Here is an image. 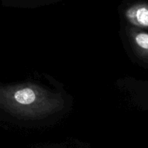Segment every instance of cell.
Instances as JSON below:
<instances>
[{
  "label": "cell",
  "mask_w": 148,
  "mask_h": 148,
  "mask_svg": "<svg viewBox=\"0 0 148 148\" xmlns=\"http://www.w3.org/2000/svg\"><path fill=\"white\" fill-rule=\"evenodd\" d=\"M63 103L60 95L34 84L0 86V110L19 119H45L61 110Z\"/></svg>",
  "instance_id": "obj_1"
},
{
  "label": "cell",
  "mask_w": 148,
  "mask_h": 148,
  "mask_svg": "<svg viewBox=\"0 0 148 148\" xmlns=\"http://www.w3.org/2000/svg\"><path fill=\"white\" fill-rule=\"evenodd\" d=\"M126 17L135 26L148 28V5L139 3L132 5L126 10Z\"/></svg>",
  "instance_id": "obj_2"
},
{
  "label": "cell",
  "mask_w": 148,
  "mask_h": 148,
  "mask_svg": "<svg viewBox=\"0 0 148 148\" xmlns=\"http://www.w3.org/2000/svg\"><path fill=\"white\" fill-rule=\"evenodd\" d=\"M129 36L132 47L138 55L148 59V34L129 28Z\"/></svg>",
  "instance_id": "obj_3"
},
{
  "label": "cell",
  "mask_w": 148,
  "mask_h": 148,
  "mask_svg": "<svg viewBox=\"0 0 148 148\" xmlns=\"http://www.w3.org/2000/svg\"><path fill=\"white\" fill-rule=\"evenodd\" d=\"M7 1H10L13 2H18V3H24V4H39L41 2L45 3L46 2H51L52 0H7Z\"/></svg>",
  "instance_id": "obj_4"
}]
</instances>
